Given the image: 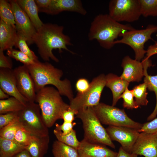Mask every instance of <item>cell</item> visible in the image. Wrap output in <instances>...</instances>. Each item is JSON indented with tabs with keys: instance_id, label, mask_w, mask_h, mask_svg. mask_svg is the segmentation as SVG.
<instances>
[{
	"instance_id": "obj_37",
	"label": "cell",
	"mask_w": 157,
	"mask_h": 157,
	"mask_svg": "<svg viewBox=\"0 0 157 157\" xmlns=\"http://www.w3.org/2000/svg\"><path fill=\"white\" fill-rule=\"evenodd\" d=\"M140 133L144 132L149 133H157V118L149 122L142 124L141 129L138 130Z\"/></svg>"
},
{
	"instance_id": "obj_11",
	"label": "cell",
	"mask_w": 157,
	"mask_h": 157,
	"mask_svg": "<svg viewBox=\"0 0 157 157\" xmlns=\"http://www.w3.org/2000/svg\"><path fill=\"white\" fill-rule=\"evenodd\" d=\"M106 129L112 141L119 142L125 151L132 153L140 133L138 130L127 127L112 126H109Z\"/></svg>"
},
{
	"instance_id": "obj_18",
	"label": "cell",
	"mask_w": 157,
	"mask_h": 157,
	"mask_svg": "<svg viewBox=\"0 0 157 157\" xmlns=\"http://www.w3.org/2000/svg\"><path fill=\"white\" fill-rule=\"evenodd\" d=\"M121 66L123 72L120 77L129 83L139 82L144 76L143 63L131 58L129 56L122 59Z\"/></svg>"
},
{
	"instance_id": "obj_34",
	"label": "cell",
	"mask_w": 157,
	"mask_h": 157,
	"mask_svg": "<svg viewBox=\"0 0 157 157\" xmlns=\"http://www.w3.org/2000/svg\"><path fill=\"white\" fill-rule=\"evenodd\" d=\"M32 135L22 126L17 131L14 140L26 147L29 144Z\"/></svg>"
},
{
	"instance_id": "obj_12",
	"label": "cell",
	"mask_w": 157,
	"mask_h": 157,
	"mask_svg": "<svg viewBox=\"0 0 157 157\" xmlns=\"http://www.w3.org/2000/svg\"><path fill=\"white\" fill-rule=\"evenodd\" d=\"M13 70L19 92L29 102H35L36 95L35 84L27 66H19Z\"/></svg>"
},
{
	"instance_id": "obj_17",
	"label": "cell",
	"mask_w": 157,
	"mask_h": 157,
	"mask_svg": "<svg viewBox=\"0 0 157 157\" xmlns=\"http://www.w3.org/2000/svg\"><path fill=\"white\" fill-rule=\"evenodd\" d=\"M105 145L83 138L77 150L79 157H116L118 153Z\"/></svg>"
},
{
	"instance_id": "obj_32",
	"label": "cell",
	"mask_w": 157,
	"mask_h": 157,
	"mask_svg": "<svg viewBox=\"0 0 157 157\" xmlns=\"http://www.w3.org/2000/svg\"><path fill=\"white\" fill-rule=\"evenodd\" d=\"M141 15L157 16V0H139Z\"/></svg>"
},
{
	"instance_id": "obj_43",
	"label": "cell",
	"mask_w": 157,
	"mask_h": 157,
	"mask_svg": "<svg viewBox=\"0 0 157 157\" xmlns=\"http://www.w3.org/2000/svg\"><path fill=\"white\" fill-rule=\"evenodd\" d=\"M157 54V42L153 45H150L147 50L146 57L149 58L151 56Z\"/></svg>"
},
{
	"instance_id": "obj_24",
	"label": "cell",
	"mask_w": 157,
	"mask_h": 157,
	"mask_svg": "<svg viewBox=\"0 0 157 157\" xmlns=\"http://www.w3.org/2000/svg\"><path fill=\"white\" fill-rule=\"evenodd\" d=\"M26 147L14 140L0 137V157H13Z\"/></svg>"
},
{
	"instance_id": "obj_28",
	"label": "cell",
	"mask_w": 157,
	"mask_h": 157,
	"mask_svg": "<svg viewBox=\"0 0 157 157\" xmlns=\"http://www.w3.org/2000/svg\"><path fill=\"white\" fill-rule=\"evenodd\" d=\"M0 17L6 23L15 26L14 16L9 1L0 0Z\"/></svg>"
},
{
	"instance_id": "obj_19",
	"label": "cell",
	"mask_w": 157,
	"mask_h": 157,
	"mask_svg": "<svg viewBox=\"0 0 157 157\" xmlns=\"http://www.w3.org/2000/svg\"><path fill=\"white\" fill-rule=\"evenodd\" d=\"M106 86L111 90L113 95L112 106H115L129 83L120 76L112 73L106 76Z\"/></svg>"
},
{
	"instance_id": "obj_9",
	"label": "cell",
	"mask_w": 157,
	"mask_h": 157,
	"mask_svg": "<svg viewBox=\"0 0 157 157\" xmlns=\"http://www.w3.org/2000/svg\"><path fill=\"white\" fill-rule=\"evenodd\" d=\"M106 85V76L104 74L94 78L86 91L82 94L77 93L76 97L70 101V108L77 113L83 109L97 105L100 103L101 95Z\"/></svg>"
},
{
	"instance_id": "obj_47",
	"label": "cell",
	"mask_w": 157,
	"mask_h": 157,
	"mask_svg": "<svg viewBox=\"0 0 157 157\" xmlns=\"http://www.w3.org/2000/svg\"><path fill=\"white\" fill-rule=\"evenodd\" d=\"M156 36L157 37V34H156Z\"/></svg>"
},
{
	"instance_id": "obj_42",
	"label": "cell",
	"mask_w": 157,
	"mask_h": 157,
	"mask_svg": "<svg viewBox=\"0 0 157 157\" xmlns=\"http://www.w3.org/2000/svg\"><path fill=\"white\" fill-rule=\"evenodd\" d=\"M39 12L49 7L51 0H35Z\"/></svg>"
},
{
	"instance_id": "obj_21",
	"label": "cell",
	"mask_w": 157,
	"mask_h": 157,
	"mask_svg": "<svg viewBox=\"0 0 157 157\" xmlns=\"http://www.w3.org/2000/svg\"><path fill=\"white\" fill-rule=\"evenodd\" d=\"M49 140V135L42 137L32 135L26 149L32 157H44L48 149Z\"/></svg>"
},
{
	"instance_id": "obj_44",
	"label": "cell",
	"mask_w": 157,
	"mask_h": 157,
	"mask_svg": "<svg viewBox=\"0 0 157 157\" xmlns=\"http://www.w3.org/2000/svg\"><path fill=\"white\" fill-rule=\"evenodd\" d=\"M117 153L116 157H138V156L135 154L126 151L121 147H120Z\"/></svg>"
},
{
	"instance_id": "obj_5",
	"label": "cell",
	"mask_w": 157,
	"mask_h": 157,
	"mask_svg": "<svg viewBox=\"0 0 157 157\" xmlns=\"http://www.w3.org/2000/svg\"><path fill=\"white\" fill-rule=\"evenodd\" d=\"M76 115L82 122L84 139L115 148L114 144L110 138L106 129L102 125L92 107L79 110Z\"/></svg>"
},
{
	"instance_id": "obj_45",
	"label": "cell",
	"mask_w": 157,
	"mask_h": 157,
	"mask_svg": "<svg viewBox=\"0 0 157 157\" xmlns=\"http://www.w3.org/2000/svg\"><path fill=\"white\" fill-rule=\"evenodd\" d=\"M13 157H32L31 155L26 149L19 152Z\"/></svg>"
},
{
	"instance_id": "obj_16",
	"label": "cell",
	"mask_w": 157,
	"mask_h": 157,
	"mask_svg": "<svg viewBox=\"0 0 157 157\" xmlns=\"http://www.w3.org/2000/svg\"><path fill=\"white\" fill-rule=\"evenodd\" d=\"M0 88L10 97L17 99L25 106L28 102L17 89L13 69L0 68Z\"/></svg>"
},
{
	"instance_id": "obj_38",
	"label": "cell",
	"mask_w": 157,
	"mask_h": 157,
	"mask_svg": "<svg viewBox=\"0 0 157 157\" xmlns=\"http://www.w3.org/2000/svg\"><path fill=\"white\" fill-rule=\"evenodd\" d=\"M90 86L88 80L84 78L79 79L76 83V88L78 93L82 94L86 91Z\"/></svg>"
},
{
	"instance_id": "obj_41",
	"label": "cell",
	"mask_w": 157,
	"mask_h": 157,
	"mask_svg": "<svg viewBox=\"0 0 157 157\" xmlns=\"http://www.w3.org/2000/svg\"><path fill=\"white\" fill-rule=\"evenodd\" d=\"M77 113L69 107L65 110L63 113L62 119L64 122H73L74 119V116Z\"/></svg>"
},
{
	"instance_id": "obj_35",
	"label": "cell",
	"mask_w": 157,
	"mask_h": 157,
	"mask_svg": "<svg viewBox=\"0 0 157 157\" xmlns=\"http://www.w3.org/2000/svg\"><path fill=\"white\" fill-rule=\"evenodd\" d=\"M134 96L132 90L127 88L120 97L123 100V106L127 109L138 108L139 106L134 99Z\"/></svg>"
},
{
	"instance_id": "obj_8",
	"label": "cell",
	"mask_w": 157,
	"mask_h": 157,
	"mask_svg": "<svg viewBox=\"0 0 157 157\" xmlns=\"http://www.w3.org/2000/svg\"><path fill=\"white\" fill-rule=\"evenodd\" d=\"M157 32V25L149 24L142 29H134L128 31L121 34L122 38L116 40L114 44H124L130 47L135 54V59L140 61L146 54L144 49L145 43L149 40H152V35Z\"/></svg>"
},
{
	"instance_id": "obj_30",
	"label": "cell",
	"mask_w": 157,
	"mask_h": 157,
	"mask_svg": "<svg viewBox=\"0 0 157 157\" xmlns=\"http://www.w3.org/2000/svg\"><path fill=\"white\" fill-rule=\"evenodd\" d=\"M14 46L27 55L35 62L39 60L38 57L28 47L26 38L22 33L17 31L16 40Z\"/></svg>"
},
{
	"instance_id": "obj_13",
	"label": "cell",
	"mask_w": 157,
	"mask_h": 157,
	"mask_svg": "<svg viewBox=\"0 0 157 157\" xmlns=\"http://www.w3.org/2000/svg\"><path fill=\"white\" fill-rule=\"evenodd\" d=\"M9 1L14 16L17 31L24 35L28 45H31L33 44V38L36 31V29L28 16L15 0Z\"/></svg>"
},
{
	"instance_id": "obj_6",
	"label": "cell",
	"mask_w": 157,
	"mask_h": 157,
	"mask_svg": "<svg viewBox=\"0 0 157 157\" xmlns=\"http://www.w3.org/2000/svg\"><path fill=\"white\" fill-rule=\"evenodd\" d=\"M101 124L117 126H123L140 130L142 124L130 118L123 109L103 103L92 107Z\"/></svg>"
},
{
	"instance_id": "obj_14",
	"label": "cell",
	"mask_w": 157,
	"mask_h": 157,
	"mask_svg": "<svg viewBox=\"0 0 157 157\" xmlns=\"http://www.w3.org/2000/svg\"><path fill=\"white\" fill-rule=\"evenodd\" d=\"M132 153L144 157H157V133H140Z\"/></svg>"
},
{
	"instance_id": "obj_29",
	"label": "cell",
	"mask_w": 157,
	"mask_h": 157,
	"mask_svg": "<svg viewBox=\"0 0 157 157\" xmlns=\"http://www.w3.org/2000/svg\"><path fill=\"white\" fill-rule=\"evenodd\" d=\"M147 89L146 84L144 82L135 86L132 90L135 101L139 107L147 106L149 102L147 98Z\"/></svg>"
},
{
	"instance_id": "obj_3",
	"label": "cell",
	"mask_w": 157,
	"mask_h": 157,
	"mask_svg": "<svg viewBox=\"0 0 157 157\" xmlns=\"http://www.w3.org/2000/svg\"><path fill=\"white\" fill-rule=\"evenodd\" d=\"M134 29L129 24L117 22L108 14H99L91 22L88 37L89 40H96L101 47L109 49L121 34Z\"/></svg>"
},
{
	"instance_id": "obj_23",
	"label": "cell",
	"mask_w": 157,
	"mask_h": 157,
	"mask_svg": "<svg viewBox=\"0 0 157 157\" xmlns=\"http://www.w3.org/2000/svg\"><path fill=\"white\" fill-rule=\"evenodd\" d=\"M15 0L28 16L36 30L40 28L43 23L39 16L38 9L35 0Z\"/></svg>"
},
{
	"instance_id": "obj_10",
	"label": "cell",
	"mask_w": 157,
	"mask_h": 157,
	"mask_svg": "<svg viewBox=\"0 0 157 157\" xmlns=\"http://www.w3.org/2000/svg\"><path fill=\"white\" fill-rule=\"evenodd\" d=\"M109 16L119 22H132L141 15L139 0H111L109 3Z\"/></svg>"
},
{
	"instance_id": "obj_4",
	"label": "cell",
	"mask_w": 157,
	"mask_h": 157,
	"mask_svg": "<svg viewBox=\"0 0 157 157\" xmlns=\"http://www.w3.org/2000/svg\"><path fill=\"white\" fill-rule=\"evenodd\" d=\"M57 89L51 86H46L36 93L35 102L39 106L48 128L52 127L57 120L62 119L63 112L69 107Z\"/></svg>"
},
{
	"instance_id": "obj_2",
	"label": "cell",
	"mask_w": 157,
	"mask_h": 157,
	"mask_svg": "<svg viewBox=\"0 0 157 157\" xmlns=\"http://www.w3.org/2000/svg\"><path fill=\"white\" fill-rule=\"evenodd\" d=\"M26 66L33 80L36 93L47 85H52L61 95L66 96L70 101L74 98L70 81L67 79H61L63 74L61 69L47 61H38L33 65Z\"/></svg>"
},
{
	"instance_id": "obj_20",
	"label": "cell",
	"mask_w": 157,
	"mask_h": 157,
	"mask_svg": "<svg viewBox=\"0 0 157 157\" xmlns=\"http://www.w3.org/2000/svg\"><path fill=\"white\" fill-rule=\"evenodd\" d=\"M17 31L15 26L0 20V49L3 51L13 48L16 40Z\"/></svg>"
},
{
	"instance_id": "obj_15",
	"label": "cell",
	"mask_w": 157,
	"mask_h": 157,
	"mask_svg": "<svg viewBox=\"0 0 157 157\" xmlns=\"http://www.w3.org/2000/svg\"><path fill=\"white\" fill-rule=\"evenodd\" d=\"M63 11L75 12L83 15L87 13L80 0H51L48 8L41 12L53 15Z\"/></svg>"
},
{
	"instance_id": "obj_22",
	"label": "cell",
	"mask_w": 157,
	"mask_h": 157,
	"mask_svg": "<svg viewBox=\"0 0 157 157\" xmlns=\"http://www.w3.org/2000/svg\"><path fill=\"white\" fill-rule=\"evenodd\" d=\"M142 61L144 66V82L146 84L147 88L149 91L154 92L156 97V104L154 109L147 118L148 121H151L154 119L157 115V74L151 76L149 75L147 73L148 68L153 66L149 58L145 57Z\"/></svg>"
},
{
	"instance_id": "obj_40",
	"label": "cell",
	"mask_w": 157,
	"mask_h": 157,
	"mask_svg": "<svg viewBox=\"0 0 157 157\" xmlns=\"http://www.w3.org/2000/svg\"><path fill=\"white\" fill-rule=\"evenodd\" d=\"M76 124L75 122H64L61 124H56V129L61 131L63 134H66L70 132L73 127Z\"/></svg>"
},
{
	"instance_id": "obj_27",
	"label": "cell",
	"mask_w": 157,
	"mask_h": 157,
	"mask_svg": "<svg viewBox=\"0 0 157 157\" xmlns=\"http://www.w3.org/2000/svg\"><path fill=\"white\" fill-rule=\"evenodd\" d=\"M57 140L78 150L80 144L76 136V132L73 129L69 133L65 134L61 131L55 129L53 131Z\"/></svg>"
},
{
	"instance_id": "obj_31",
	"label": "cell",
	"mask_w": 157,
	"mask_h": 157,
	"mask_svg": "<svg viewBox=\"0 0 157 157\" xmlns=\"http://www.w3.org/2000/svg\"><path fill=\"white\" fill-rule=\"evenodd\" d=\"M22 125L18 117L10 123L0 129V137L14 140L15 134Z\"/></svg>"
},
{
	"instance_id": "obj_39",
	"label": "cell",
	"mask_w": 157,
	"mask_h": 157,
	"mask_svg": "<svg viewBox=\"0 0 157 157\" xmlns=\"http://www.w3.org/2000/svg\"><path fill=\"white\" fill-rule=\"evenodd\" d=\"M10 57L6 56L3 51L0 49V68L12 69L13 63Z\"/></svg>"
},
{
	"instance_id": "obj_1",
	"label": "cell",
	"mask_w": 157,
	"mask_h": 157,
	"mask_svg": "<svg viewBox=\"0 0 157 157\" xmlns=\"http://www.w3.org/2000/svg\"><path fill=\"white\" fill-rule=\"evenodd\" d=\"M63 26L51 23H43L36 30L33 38V43L36 44L40 57L44 61H49L50 59L56 62L58 59L53 54L52 51L58 49L59 53L65 50L72 54L68 46L72 45L70 37L63 33Z\"/></svg>"
},
{
	"instance_id": "obj_46",
	"label": "cell",
	"mask_w": 157,
	"mask_h": 157,
	"mask_svg": "<svg viewBox=\"0 0 157 157\" xmlns=\"http://www.w3.org/2000/svg\"><path fill=\"white\" fill-rule=\"evenodd\" d=\"M10 96L0 88V99L4 100L9 97Z\"/></svg>"
},
{
	"instance_id": "obj_36",
	"label": "cell",
	"mask_w": 157,
	"mask_h": 157,
	"mask_svg": "<svg viewBox=\"0 0 157 157\" xmlns=\"http://www.w3.org/2000/svg\"><path fill=\"white\" fill-rule=\"evenodd\" d=\"M18 112H10L0 115V129L8 124L18 117Z\"/></svg>"
},
{
	"instance_id": "obj_7",
	"label": "cell",
	"mask_w": 157,
	"mask_h": 157,
	"mask_svg": "<svg viewBox=\"0 0 157 157\" xmlns=\"http://www.w3.org/2000/svg\"><path fill=\"white\" fill-rule=\"evenodd\" d=\"M18 116L22 126L32 135L42 137L49 135L48 128L38 104L28 101L24 108L18 112Z\"/></svg>"
},
{
	"instance_id": "obj_26",
	"label": "cell",
	"mask_w": 157,
	"mask_h": 157,
	"mask_svg": "<svg viewBox=\"0 0 157 157\" xmlns=\"http://www.w3.org/2000/svg\"><path fill=\"white\" fill-rule=\"evenodd\" d=\"M25 105L17 99L10 97L0 100V114L10 112H18L22 110Z\"/></svg>"
},
{
	"instance_id": "obj_33",
	"label": "cell",
	"mask_w": 157,
	"mask_h": 157,
	"mask_svg": "<svg viewBox=\"0 0 157 157\" xmlns=\"http://www.w3.org/2000/svg\"><path fill=\"white\" fill-rule=\"evenodd\" d=\"M6 54L10 58L20 61L25 65H32L35 63L27 55L19 50L13 48L8 49L7 50Z\"/></svg>"
},
{
	"instance_id": "obj_25",
	"label": "cell",
	"mask_w": 157,
	"mask_h": 157,
	"mask_svg": "<svg viewBox=\"0 0 157 157\" xmlns=\"http://www.w3.org/2000/svg\"><path fill=\"white\" fill-rule=\"evenodd\" d=\"M54 157H79L78 150L58 140L52 146Z\"/></svg>"
}]
</instances>
